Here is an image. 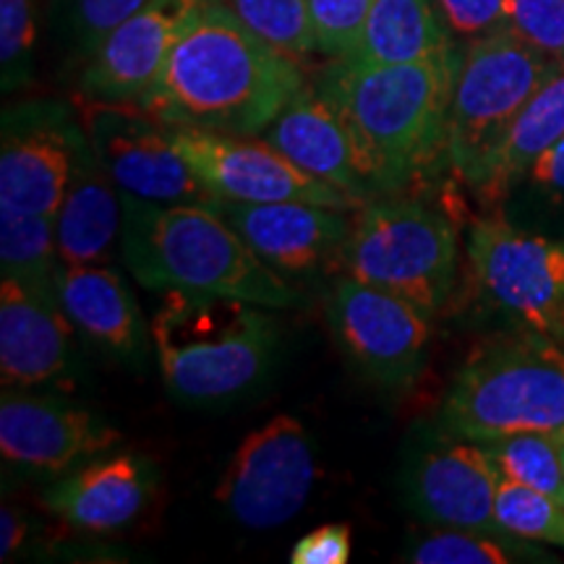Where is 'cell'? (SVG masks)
<instances>
[{"mask_svg": "<svg viewBox=\"0 0 564 564\" xmlns=\"http://www.w3.org/2000/svg\"><path fill=\"white\" fill-rule=\"evenodd\" d=\"M303 84L299 61L253 34L223 0H202L139 108L178 129L262 137Z\"/></svg>", "mask_w": 564, "mask_h": 564, "instance_id": "1", "label": "cell"}, {"mask_svg": "<svg viewBox=\"0 0 564 564\" xmlns=\"http://www.w3.org/2000/svg\"><path fill=\"white\" fill-rule=\"evenodd\" d=\"M460 47L413 63L333 58L314 87L348 126L373 194H408L442 158Z\"/></svg>", "mask_w": 564, "mask_h": 564, "instance_id": "2", "label": "cell"}, {"mask_svg": "<svg viewBox=\"0 0 564 564\" xmlns=\"http://www.w3.org/2000/svg\"><path fill=\"white\" fill-rule=\"evenodd\" d=\"M121 259L154 293H207L291 308L301 295L207 204H152L121 194Z\"/></svg>", "mask_w": 564, "mask_h": 564, "instance_id": "3", "label": "cell"}, {"mask_svg": "<svg viewBox=\"0 0 564 564\" xmlns=\"http://www.w3.org/2000/svg\"><path fill=\"white\" fill-rule=\"evenodd\" d=\"M150 327L162 382L192 408L241 398L267 377L280 345L278 322L264 306L225 295L162 293Z\"/></svg>", "mask_w": 564, "mask_h": 564, "instance_id": "4", "label": "cell"}, {"mask_svg": "<svg viewBox=\"0 0 564 564\" xmlns=\"http://www.w3.org/2000/svg\"><path fill=\"white\" fill-rule=\"evenodd\" d=\"M444 432L489 442L564 429V345L531 329L478 345L440 411Z\"/></svg>", "mask_w": 564, "mask_h": 564, "instance_id": "5", "label": "cell"}, {"mask_svg": "<svg viewBox=\"0 0 564 564\" xmlns=\"http://www.w3.org/2000/svg\"><path fill=\"white\" fill-rule=\"evenodd\" d=\"M457 253L460 241L447 212L415 196L390 194L352 212L337 270L434 316L455 288Z\"/></svg>", "mask_w": 564, "mask_h": 564, "instance_id": "6", "label": "cell"}, {"mask_svg": "<svg viewBox=\"0 0 564 564\" xmlns=\"http://www.w3.org/2000/svg\"><path fill=\"white\" fill-rule=\"evenodd\" d=\"M560 68L564 66L512 30L486 34L460 47L449 105L447 162L468 186L507 126Z\"/></svg>", "mask_w": 564, "mask_h": 564, "instance_id": "7", "label": "cell"}, {"mask_svg": "<svg viewBox=\"0 0 564 564\" xmlns=\"http://www.w3.org/2000/svg\"><path fill=\"white\" fill-rule=\"evenodd\" d=\"M468 264L491 306L523 329L564 340V238L489 215L470 228Z\"/></svg>", "mask_w": 564, "mask_h": 564, "instance_id": "8", "label": "cell"}, {"mask_svg": "<svg viewBox=\"0 0 564 564\" xmlns=\"http://www.w3.org/2000/svg\"><path fill=\"white\" fill-rule=\"evenodd\" d=\"M337 348L366 382L411 390L426 366L432 314L382 288L343 274L327 299Z\"/></svg>", "mask_w": 564, "mask_h": 564, "instance_id": "9", "label": "cell"}, {"mask_svg": "<svg viewBox=\"0 0 564 564\" xmlns=\"http://www.w3.org/2000/svg\"><path fill=\"white\" fill-rule=\"evenodd\" d=\"M312 434L295 415L280 413L238 444L217 481L215 499L249 531L291 523L314 491Z\"/></svg>", "mask_w": 564, "mask_h": 564, "instance_id": "10", "label": "cell"}, {"mask_svg": "<svg viewBox=\"0 0 564 564\" xmlns=\"http://www.w3.org/2000/svg\"><path fill=\"white\" fill-rule=\"evenodd\" d=\"M400 484L421 523L512 535L497 520L499 470L481 442L463 440L442 426L421 432L405 457Z\"/></svg>", "mask_w": 564, "mask_h": 564, "instance_id": "11", "label": "cell"}, {"mask_svg": "<svg viewBox=\"0 0 564 564\" xmlns=\"http://www.w3.org/2000/svg\"><path fill=\"white\" fill-rule=\"evenodd\" d=\"M171 141L215 199L243 204L306 202L345 212L364 207L329 183L301 171L267 139L171 126Z\"/></svg>", "mask_w": 564, "mask_h": 564, "instance_id": "12", "label": "cell"}, {"mask_svg": "<svg viewBox=\"0 0 564 564\" xmlns=\"http://www.w3.org/2000/svg\"><path fill=\"white\" fill-rule=\"evenodd\" d=\"M91 150L121 188L152 204H207L215 199L171 141V126L137 105L84 102Z\"/></svg>", "mask_w": 564, "mask_h": 564, "instance_id": "13", "label": "cell"}, {"mask_svg": "<svg viewBox=\"0 0 564 564\" xmlns=\"http://www.w3.org/2000/svg\"><path fill=\"white\" fill-rule=\"evenodd\" d=\"M123 444L121 429L91 408L68 403L58 394L6 390L0 398V455L37 478H58Z\"/></svg>", "mask_w": 564, "mask_h": 564, "instance_id": "14", "label": "cell"}, {"mask_svg": "<svg viewBox=\"0 0 564 564\" xmlns=\"http://www.w3.org/2000/svg\"><path fill=\"white\" fill-rule=\"evenodd\" d=\"M82 121L68 105L26 100L6 108L0 133V207L55 217Z\"/></svg>", "mask_w": 564, "mask_h": 564, "instance_id": "15", "label": "cell"}, {"mask_svg": "<svg viewBox=\"0 0 564 564\" xmlns=\"http://www.w3.org/2000/svg\"><path fill=\"white\" fill-rule=\"evenodd\" d=\"M209 207L288 282L337 267L352 228V212L322 204L212 199Z\"/></svg>", "mask_w": 564, "mask_h": 564, "instance_id": "16", "label": "cell"}, {"mask_svg": "<svg viewBox=\"0 0 564 564\" xmlns=\"http://www.w3.org/2000/svg\"><path fill=\"white\" fill-rule=\"evenodd\" d=\"M202 0H152L118 24L84 61L79 97L91 105H139L171 58Z\"/></svg>", "mask_w": 564, "mask_h": 564, "instance_id": "17", "label": "cell"}, {"mask_svg": "<svg viewBox=\"0 0 564 564\" xmlns=\"http://www.w3.org/2000/svg\"><path fill=\"white\" fill-rule=\"evenodd\" d=\"M74 333L58 291L0 278V379L6 390L51 384L70 369Z\"/></svg>", "mask_w": 564, "mask_h": 564, "instance_id": "18", "label": "cell"}, {"mask_svg": "<svg viewBox=\"0 0 564 564\" xmlns=\"http://www.w3.org/2000/svg\"><path fill=\"white\" fill-rule=\"evenodd\" d=\"M158 491V465L139 453H110L42 491V507L82 533H118L137 523Z\"/></svg>", "mask_w": 564, "mask_h": 564, "instance_id": "19", "label": "cell"}, {"mask_svg": "<svg viewBox=\"0 0 564 564\" xmlns=\"http://www.w3.org/2000/svg\"><path fill=\"white\" fill-rule=\"evenodd\" d=\"M262 139L295 162L301 171L329 183L350 199L361 204L377 199L348 126L312 82L303 84L299 95L262 133Z\"/></svg>", "mask_w": 564, "mask_h": 564, "instance_id": "20", "label": "cell"}, {"mask_svg": "<svg viewBox=\"0 0 564 564\" xmlns=\"http://www.w3.org/2000/svg\"><path fill=\"white\" fill-rule=\"evenodd\" d=\"M121 188L91 150L84 123L76 133L66 194L55 212V241L61 264H110L121 251Z\"/></svg>", "mask_w": 564, "mask_h": 564, "instance_id": "21", "label": "cell"}, {"mask_svg": "<svg viewBox=\"0 0 564 564\" xmlns=\"http://www.w3.org/2000/svg\"><path fill=\"white\" fill-rule=\"evenodd\" d=\"M58 299L76 333L89 345L118 361H144L152 327L121 272L110 264H61Z\"/></svg>", "mask_w": 564, "mask_h": 564, "instance_id": "22", "label": "cell"}, {"mask_svg": "<svg viewBox=\"0 0 564 564\" xmlns=\"http://www.w3.org/2000/svg\"><path fill=\"white\" fill-rule=\"evenodd\" d=\"M564 137V68L556 70L552 79L544 82L535 95L514 116L507 131L494 147L489 160L484 162L481 173L470 183L474 194L484 207H497L528 167L544 154L549 147Z\"/></svg>", "mask_w": 564, "mask_h": 564, "instance_id": "23", "label": "cell"}, {"mask_svg": "<svg viewBox=\"0 0 564 564\" xmlns=\"http://www.w3.org/2000/svg\"><path fill=\"white\" fill-rule=\"evenodd\" d=\"M455 34L434 0H373L356 47V63H413L447 53Z\"/></svg>", "mask_w": 564, "mask_h": 564, "instance_id": "24", "label": "cell"}, {"mask_svg": "<svg viewBox=\"0 0 564 564\" xmlns=\"http://www.w3.org/2000/svg\"><path fill=\"white\" fill-rule=\"evenodd\" d=\"M0 270L30 285L58 291L61 257L55 217L0 207Z\"/></svg>", "mask_w": 564, "mask_h": 564, "instance_id": "25", "label": "cell"}, {"mask_svg": "<svg viewBox=\"0 0 564 564\" xmlns=\"http://www.w3.org/2000/svg\"><path fill=\"white\" fill-rule=\"evenodd\" d=\"M405 560L413 564H510L544 560V556L518 535L434 528L405 549Z\"/></svg>", "mask_w": 564, "mask_h": 564, "instance_id": "26", "label": "cell"}, {"mask_svg": "<svg viewBox=\"0 0 564 564\" xmlns=\"http://www.w3.org/2000/svg\"><path fill=\"white\" fill-rule=\"evenodd\" d=\"M481 444L499 476L549 494L564 505V465L554 432H523Z\"/></svg>", "mask_w": 564, "mask_h": 564, "instance_id": "27", "label": "cell"}, {"mask_svg": "<svg viewBox=\"0 0 564 564\" xmlns=\"http://www.w3.org/2000/svg\"><path fill=\"white\" fill-rule=\"evenodd\" d=\"M253 34L301 66L316 53L308 0H223Z\"/></svg>", "mask_w": 564, "mask_h": 564, "instance_id": "28", "label": "cell"}, {"mask_svg": "<svg viewBox=\"0 0 564 564\" xmlns=\"http://www.w3.org/2000/svg\"><path fill=\"white\" fill-rule=\"evenodd\" d=\"M497 520L507 533L564 549V505L531 486L499 476Z\"/></svg>", "mask_w": 564, "mask_h": 564, "instance_id": "29", "label": "cell"}, {"mask_svg": "<svg viewBox=\"0 0 564 564\" xmlns=\"http://www.w3.org/2000/svg\"><path fill=\"white\" fill-rule=\"evenodd\" d=\"M147 3L152 0H55V11L68 51L84 63L118 24Z\"/></svg>", "mask_w": 564, "mask_h": 564, "instance_id": "30", "label": "cell"}, {"mask_svg": "<svg viewBox=\"0 0 564 564\" xmlns=\"http://www.w3.org/2000/svg\"><path fill=\"white\" fill-rule=\"evenodd\" d=\"M37 3L40 0H0V82L6 95L32 82Z\"/></svg>", "mask_w": 564, "mask_h": 564, "instance_id": "31", "label": "cell"}, {"mask_svg": "<svg viewBox=\"0 0 564 564\" xmlns=\"http://www.w3.org/2000/svg\"><path fill=\"white\" fill-rule=\"evenodd\" d=\"M373 0H308L316 53L345 58L352 53Z\"/></svg>", "mask_w": 564, "mask_h": 564, "instance_id": "32", "label": "cell"}, {"mask_svg": "<svg viewBox=\"0 0 564 564\" xmlns=\"http://www.w3.org/2000/svg\"><path fill=\"white\" fill-rule=\"evenodd\" d=\"M510 30L564 66V0H507Z\"/></svg>", "mask_w": 564, "mask_h": 564, "instance_id": "33", "label": "cell"}, {"mask_svg": "<svg viewBox=\"0 0 564 564\" xmlns=\"http://www.w3.org/2000/svg\"><path fill=\"white\" fill-rule=\"evenodd\" d=\"M449 32L465 42L510 30L507 0H434Z\"/></svg>", "mask_w": 564, "mask_h": 564, "instance_id": "34", "label": "cell"}, {"mask_svg": "<svg viewBox=\"0 0 564 564\" xmlns=\"http://www.w3.org/2000/svg\"><path fill=\"white\" fill-rule=\"evenodd\" d=\"M350 528L329 523L314 528L291 549L293 564H348L350 562Z\"/></svg>", "mask_w": 564, "mask_h": 564, "instance_id": "35", "label": "cell"}, {"mask_svg": "<svg viewBox=\"0 0 564 564\" xmlns=\"http://www.w3.org/2000/svg\"><path fill=\"white\" fill-rule=\"evenodd\" d=\"M514 188H525L531 196L552 204H564V137L528 167Z\"/></svg>", "mask_w": 564, "mask_h": 564, "instance_id": "36", "label": "cell"}, {"mask_svg": "<svg viewBox=\"0 0 564 564\" xmlns=\"http://www.w3.org/2000/svg\"><path fill=\"white\" fill-rule=\"evenodd\" d=\"M32 539V518L17 505L0 510V562H11Z\"/></svg>", "mask_w": 564, "mask_h": 564, "instance_id": "37", "label": "cell"}, {"mask_svg": "<svg viewBox=\"0 0 564 564\" xmlns=\"http://www.w3.org/2000/svg\"><path fill=\"white\" fill-rule=\"evenodd\" d=\"M554 440H556V444H560V453H562V465H564V429H560V432H554Z\"/></svg>", "mask_w": 564, "mask_h": 564, "instance_id": "38", "label": "cell"}, {"mask_svg": "<svg viewBox=\"0 0 564 564\" xmlns=\"http://www.w3.org/2000/svg\"><path fill=\"white\" fill-rule=\"evenodd\" d=\"M562 345H564V340H562Z\"/></svg>", "mask_w": 564, "mask_h": 564, "instance_id": "39", "label": "cell"}]
</instances>
